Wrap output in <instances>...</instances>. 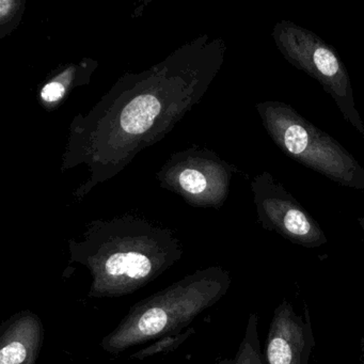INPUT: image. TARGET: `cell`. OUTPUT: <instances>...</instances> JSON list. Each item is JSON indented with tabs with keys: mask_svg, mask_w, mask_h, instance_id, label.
Here are the masks:
<instances>
[{
	"mask_svg": "<svg viewBox=\"0 0 364 364\" xmlns=\"http://www.w3.org/2000/svg\"><path fill=\"white\" fill-rule=\"evenodd\" d=\"M161 103L153 95H140L123 110L121 127L132 135H140L150 129L161 112Z\"/></svg>",
	"mask_w": 364,
	"mask_h": 364,
	"instance_id": "ba28073f",
	"label": "cell"
},
{
	"mask_svg": "<svg viewBox=\"0 0 364 364\" xmlns=\"http://www.w3.org/2000/svg\"><path fill=\"white\" fill-rule=\"evenodd\" d=\"M180 183L181 186L185 191L193 193V195H199V193H203L208 186L205 176L198 170L193 169L184 170L181 173Z\"/></svg>",
	"mask_w": 364,
	"mask_h": 364,
	"instance_id": "30bf717a",
	"label": "cell"
},
{
	"mask_svg": "<svg viewBox=\"0 0 364 364\" xmlns=\"http://www.w3.org/2000/svg\"><path fill=\"white\" fill-rule=\"evenodd\" d=\"M63 95H65V87L60 82H57L46 85L41 93L42 99L48 103L59 101Z\"/></svg>",
	"mask_w": 364,
	"mask_h": 364,
	"instance_id": "7c38bea8",
	"label": "cell"
},
{
	"mask_svg": "<svg viewBox=\"0 0 364 364\" xmlns=\"http://www.w3.org/2000/svg\"><path fill=\"white\" fill-rule=\"evenodd\" d=\"M257 109L268 136L285 155L342 186L364 191L363 168L333 137L289 104L263 102Z\"/></svg>",
	"mask_w": 364,
	"mask_h": 364,
	"instance_id": "3957f363",
	"label": "cell"
},
{
	"mask_svg": "<svg viewBox=\"0 0 364 364\" xmlns=\"http://www.w3.org/2000/svg\"><path fill=\"white\" fill-rule=\"evenodd\" d=\"M44 342L41 319L31 311L10 317L0 332V364H36Z\"/></svg>",
	"mask_w": 364,
	"mask_h": 364,
	"instance_id": "52a82bcc",
	"label": "cell"
},
{
	"mask_svg": "<svg viewBox=\"0 0 364 364\" xmlns=\"http://www.w3.org/2000/svg\"><path fill=\"white\" fill-rule=\"evenodd\" d=\"M252 191L259 223L265 229L306 248L327 242L321 225L272 173L264 171L255 176Z\"/></svg>",
	"mask_w": 364,
	"mask_h": 364,
	"instance_id": "5b68a950",
	"label": "cell"
},
{
	"mask_svg": "<svg viewBox=\"0 0 364 364\" xmlns=\"http://www.w3.org/2000/svg\"><path fill=\"white\" fill-rule=\"evenodd\" d=\"M362 349H363V353H364V346H363V348H362Z\"/></svg>",
	"mask_w": 364,
	"mask_h": 364,
	"instance_id": "5bb4252c",
	"label": "cell"
},
{
	"mask_svg": "<svg viewBox=\"0 0 364 364\" xmlns=\"http://www.w3.org/2000/svg\"><path fill=\"white\" fill-rule=\"evenodd\" d=\"M359 223H360V225H361L362 229H363V231H364V217H361V218H359Z\"/></svg>",
	"mask_w": 364,
	"mask_h": 364,
	"instance_id": "4fadbf2b",
	"label": "cell"
},
{
	"mask_svg": "<svg viewBox=\"0 0 364 364\" xmlns=\"http://www.w3.org/2000/svg\"><path fill=\"white\" fill-rule=\"evenodd\" d=\"M218 364H265L262 355L257 333V317L252 314L249 317L248 325L240 348L233 359L223 360Z\"/></svg>",
	"mask_w": 364,
	"mask_h": 364,
	"instance_id": "9c48e42d",
	"label": "cell"
},
{
	"mask_svg": "<svg viewBox=\"0 0 364 364\" xmlns=\"http://www.w3.org/2000/svg\"><path fill=\"white\" fill-rule=\"evenodd\" d=\"M193 331H186L185 333L181 334V336L180 334H176V336H172L170 338H167L168 336L164 338H161L156 344L152 345V346L154 347H150V348L146 349H146H142L139 353H135V357L144 358L146 357V355H153L154 353L165 350V349H171L172 346L176 347L178 345H180L183 341L186 340L187 336H191V333H193Z\"/></svg>",
	"mask_w": 364,
	"mask_h": 364,
	"instance_id": "8fae6325",
	"label": "cell"
},
{
	"mask_svg": "<svg viewBox=\"0 0 364 364\" xmlns=\"http://www.w3.org/2000/svg\"><path fill=\"white\" fill-rule=\"evenodd\" d=\"M230 285L231 277L223 268L197 270L132 306L100 345L106 353L119 355L148 341L180 334L198 315L218 302Z\"/></svg>",
	"mask_w": 364,
	"mask_h": 364,
	"instance_id": "7a4b0ae2",
	"label": "cell"
},
{
	"mask_svg": "<svg viewBox=\"0 0 364 364\" xmlns=\"http://www.w3.org/2000/svg\"><path fill=\"white\" fill-rule=\"evenodd\" d=\"M178 242L155 230H103L71 248V262L91 276L93 298L132 295L156 280L180 259Z\"/></svg>",
	"mask_w": 364,
	"mask_h": 364,
	"instance_id": "6da1fadb",
	"label": "cell"
},
{
	"mask_svg": "<svg viewBox=\"0 0 364 364\" xmlns=\"http://www.w3.org/2000/svg\"><path fill=\"white\" fill-rule=\"evenodd\" d=\"M272 38L285 60L317 80L336 102L345 120L364 136V123L355 108L348 71L336 50L316 33L289 21L277 23Z\"/></svg>",
	"mask_w": 364,
	"mask_h": 364,
	"instance_id": "277c9868",
	"label": "cell"
},
{
	"mask_svg": "<svg viewBox=\"0 0 364 364\" xmlns=\"http://www.w3.org/2000/svg\"><path fill=\"white\" fill-rule=\"evenodd\" d=\"M265 346L266 364H309L314 338L308 310L299 316L289 302L281 304L274 311Z\"/></svg>",
	"mask_w": 364,
	"mask_h": 364,
	"instance_id": "8992f818",
	"label": "cell"
}]
</instances>
